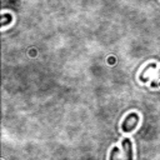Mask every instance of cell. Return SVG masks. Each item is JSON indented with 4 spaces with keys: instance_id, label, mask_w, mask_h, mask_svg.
<instances>
[{
    "instance_id": "1",
    "label": "cell",
    "mask_w": 160,
    "mask_h": 160,
    "mask_svg": "<svg viewBox=\"0 0 160 160\" xmlns=\"http://www.w3.org/2000/svg\"><path fill=\"white\" fill-rule=\"evenodd\" d=\"M139 120H140V116L138 112H130L129 115L125 116V119L122 120V124H121V129L124 132H130L132 131L138 124H139Z\"/></svg>"
},
{
    "instance_id": "2",
    "label": "cell",
    "mask_w": 160,
    "mask_h": 160,
    "mask_svg": "<svg viewBox=\"0 0 160 160\" xmlns=\"http://www.w3.org/2000/svg\"><path fill=\"white\" fill-rule=\"evenodd\" d=\"M121 146H122V150H124V152H125V156H126L128 159H132V158H134V154H132V145H131L130 139H128V138L122 139Z\"/></svg>"
},
{
    "instance_id": "3",
    "label": "cell",
    "mask_w": 160,
    "mask_h": 160,
    "mask_svg": "<svg viewBox=\"0 0 160 160\" xmlns=\"http://www.w3.org/2000/svg\"><path fill=\"white\" fill-rule=\"evenodd\" d=\"M156 68V64L155 62H151V64H148L145 68H144V70L140 72V76H139V79L141 80V81H148V80H150V76H149V71L150 70H152V69H155Z\"/></svg>"
},
{
    "instance_id": "4",
    "label": "cell",
    "mask_w": 160,
    "mask_h": 160,
    "mask_svg": "<svg viewBox=\"0 0 160 160\" xmlns=\"http://www.w3.org/2000/svg\"><path fill=\"white\" fill-rule=\"evenodd\" d=\"M1 19H2V21H1V26H6L8 24H10L11 21H12V16L10 15V14H2L1 15Z\"/></svg>"
},
{
    "instance_id": "5",
    "label": "cell",
    "mask_w": 160,
    "mask_h": 160,
    "mask_svg": "<svg viewBox=\"0 0 160 160\" xmlns=\"http://www.w3.org/2000/svg\"><path fill=\"white\" fill-rule=\"evenodd\" d=\"M110 159H115V158H121V154H120V150H119V148H112V150H111V152H110V156H109Z\"/></svg>"
},
{
    "instance_id": "6",
    "label": "cell",
    "mask_w": 160,
    "mask_h": 160,
    "mask_svg": "<svg viewBox=\"0 0 160 160\" xmlns=\"http://www.w3.org/2000/svg\"><path fill=\"white\" fill-rule=\"evenodd\" d=\"M158 86H160V71H159V74H158L156 80L151 82V88H158Z\"/></svg>"
}]
</instances>
